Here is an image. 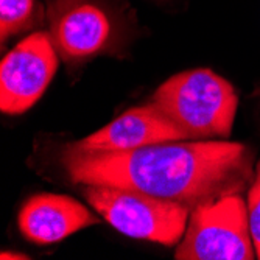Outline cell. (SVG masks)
<instances>
[{"label": "cell", "instance_id": "obj_4", "mask_svg": "<svg viewBox=\"0 0 260 260\" xmlns=\"http://www.w3.org/2000/svg\"><path fill=\"white\" fill-rule=\"evenodd\" d=\"M248 221V204L228 195L190 212L178 260H252L255 257Z\"/></svg>", "mask_w": 260, "mask_h": 260}, {"label": "cell", "instance_id": "obj_6", "mask_svg": "<svg viewBox=\"0 0 260 260\" xmlns=\"http://www.w3.org/2000/svg\"><path fill=\"white\" fill-rule=\"evenodd\" d=\"M49 35L61 58L84 59L108 45L112 36V22L97 4L66 0L52 7Z\"/></svg>", "mask_w": 260, "mask_h": 260}, {"label": "cell", "instance_id": "obj_5", "mask_svg": "<svg viewBox=\"0 0 260 260\" xmlns=\"http://www.w3.org/2000/svg\"><path fill=\"white\" fill-rule=\"evenodd\" d=\"M58 52L49 33L35 31L10 50L0 64V109L28 111L49 87L58 69Z\"/></svg>", "mask_w": 260, "mask_h": 260}, {"label": "cell", "instance_id": "obj_1", "mask_svg": "<svg viewBox=\"0 0 260 260\" xmlns=\"http://www.w3.org/2000/svg\"><path fill=\"white\" fill-rule=\"evenodd\" d=\"M252 151L239 142L170 140L133 150L61 153L62 167L77 184L131 188L179 203L190 212L228 195H240L254 181Z\"/></svg>", "mask_w": 260, "mask_h": 260}, {"label": "cell", "instance_id": "obj_10", "mask_svg": "<svg viewBox=\"0 0 260 260\" xmlns=\"http://www.w3.org/2000/svg\"><path fill=\"white\" fill-rule=\"evenodd\" d=\"M248 221L251 239L254 243V249L257 257L260 258V160L255 169V176L252 184L248 188Z\"/></svg>", "mask_w": 260, "mask_h": 260}, {"label": "cell", "instance_id": "obj_7", "mask_svg": "<svg viewBox=\"0 0 260 260\" xmlns=\"http://www.w3.org/2000/svg\"><path fill=\"white\" fill-rule=\"evenodd\" d=\"M170 140L188 139L154 103H150L128 109L102 129L70 145L78 150H133Z\"/></svg>", "mask_w": 260, "mask_h": 260}, {"label": "cell", "instance_id": "obj_3", "mask_svg": "<svg viewBox=\"0 0 260 260\" xmlns=\"http://www.w3.org/2000/svg\"><path fill=\"white\" fill-rule=\"evenodd\" d=\"M84 198L119 232L133 239L165 246L181 242L190 209L131 188L114 185H84Z\"/></svg>", "mask_w": 260, "mask_h": 260}, {"label": "cell", "instance_id": "obj_9", "mask_svg": "<svg viewBox=\"0 0 260 260\" xmlns=\"http://www.w3.org/2000/svg\"><path fill=\"white\" fill-rule=\"evenodd\" d=\"M35 0H0V36L2 42L33 25Z\"/></svg>", "mask_w": 260, "mask_h": 260}, {"label": "cell", "instance_id": "obj_2", "mask_svg": "<svg viewBox=\"0 0 260 260\" xmlns=\"http://www.w3.org/2000/svg\"><path fill=\"white\" fill-rule=\"evenodd\" d=\"M154 103L188 140L229 137L239 97L232 84L210 69H192L164 81Z\"/></svg>", "mask_w": 260, "mask_h": 260}, {"label": "cell", "instance_id": "obj_8", "mask_svg": "<svg viewBox=\"0 0 260 260\" xmlns=\"http://www.w3.org/2000/svg\"><path fill=\"white\" fill-rule=\"evenodd\" d=\"M19 229L27 240L52 245L100 220L80 201L67 195L39 193L31 197L19 212Z\"/></svg>", "mask_w": 260, "mask_h": 260}, {"label": "cell", "instance_id": "obj_11", "mask_svg": "<svg viewBox=\"0 0 260 260\" xmlns=\"http://www.w3.org/2000/svg\"><path fill=\"white\" fill-rule=\"evenodd\" d=\"M0 258H11V260H20V258H30L28 255L25 254H20V252H2V255H0Z\"/></svg>", "mask_w": 260, "mask_h": 260}]
</instances>
